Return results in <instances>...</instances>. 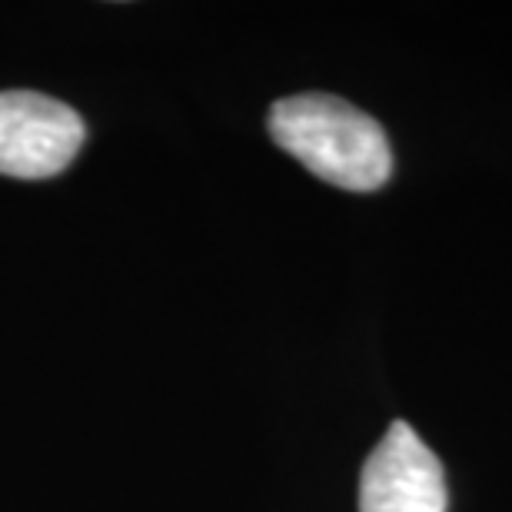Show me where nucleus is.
<instances>
[{
    "label": "nucleus",
    "mask_w": 512,
    "mask_h": 512,
    "mask_svg": "<svg viewBox=\"0 0 512 512\" xmlns=\"http://www.w3.org/2000/svg\"><path fill=\"white\" fill-rule=\"evenodd\" d=\"M270 137L313 177L340 190L373 193L393 173L386 130L333 94H296L270 107Z\"/></svg>",
    "instance_id": "1"
},
{
    "label": "nucleus",
    "mask_w": 512,
    "mask_h": 512,
    "mask_svg": "<svg viewBox=\"0 0 512 512\" xmlns=\"http://www.w3.org/2000/svg\"><path fill=\"white\" fill-rule=\"evenodd\" d=\"M449 489L439 456L403 419L373 449L360 476V512H446Z\"/></svg>",
    "instance_id": "3"
},
{
    "label": "nucleus",
    "mask_w": 512,
    "mask_h": 512,
    "mask_svg": "<svg viewBox=\"0 0 512 512\" xmlns=\"http://www.w3.org/2000/svg\"><path fill=\"white\" fill-rule=\"evenodd\" d=\"M87 127L74 107L34 90L0 94V173L47 180L67 170L84 147Z\"/></svg>",
    "instance_id": "2"
}]
</instances>
